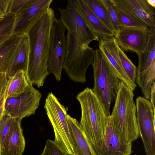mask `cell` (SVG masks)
<instances>
[{"label":"cell","instance_id":"obj_29","mask_svg":"<svg viewBox=\"0 0 155 155\" xmlns=\"http://www.w3.org/2000/svg\"><path fill=\"white\" fill-rule=\"evenodd\" d=\"M39 155H69L59 147L54 141L48 139L42 152Z\"/></svg>","mask_w":155,"mask_h":155},{"label":"cell","instance_id":"obj_1","mask_svg":"<svg viewBox=\"0 0 155 155\" xmlns=\"http://www.w3.org/2000/svg\"><path fill=\"white\" fill-rule=\"evenodd\" d=\"M56 19L54 11L50 7L27 34L29 57L26 75L30 83L38 87L43 85L49 74L48 62L51 35Z\"/></svg>","mask_w":155,"mask_h":155},{"label":"cell","instance_id":"obj_35","mask_svg":"<svg viewBox=\"0 0 155 155\" xmlns=\"http://www.w3.org/2000/svg\"><path fill=\"white\" fill-rule=\"evenodd\" d=\"M5 16L0 15V21L3 20L5 18Z\"/></svg>","mask_w":155,"mask_h":155},{"label":"cell","instance_id":"obj_7","mask_svg":"<svg viewBox=\"0 0 155 155\" xmlns=\"http://www.w3.org/2000/svg\"><path fill=\"white\" fill-rule=\"evenodd\" d=\"M137 120L146 155H155V110L143 97L136 100Z\"/></svg>","mask_w":155,"mask_h":155},{"label":"cell","instance_id":"obj_34","mask_svg":"<svg viewBox=\"0 0 155 155\" xmlns=\"http://www.w3.org/2000/svg\"><path fill=\"white\" fill-rule=\"evenodd\" d=\"M149 3L152 6L155 7V0H147Z\"/></svg>","mask_w":155,"mask_h":155},{"label":"cell","instance_id":"obj_33","mask_svg":"<svg viewBox=\"0 0 155 155\" xmlns=\"http://www.w3.org/2000/svg\"><path fill=\"white\" fill-rule=\"evenodd\" d=\"M155 82H153L151 86L150 91V102L152 104L154 110L155 109Z\"/></svg>","mask_w":155,"mask_h":155},{"label":"cell","instance_id":"obj_18","mask_svg":"<svg viewBox=\"0 0 155 155\" xmlns=\"http://www.w3.org/2000/svg\"><path fill=\"white\" fill-rule=\"evenodd\" d=\"M21 120L15 119L13 123L1 150V155H22L25 141L21 125Z\"/></svg>","mask_w":155,"mask_h":155},{"label":"cell","instance_id":"obj_5","mask_svg":"<svg viewBox=\"0 0 155 155\" xmlns=\"http://www.w3.org/2000/svg\"><path fill=\"white\" fill-rule=\"evenodd\" d=\"M66 38L67 51L63 68L71 80L84 83L86 71L93 62L94 50L89 46L82 45L68 31Z\"/></svg>","mask_w":155,"mask_h":155},{"label":"cell","instance_id":"obj_14","mask_svg":"<svg viewBox=\"0 0 155 155\" xmlns=\"http://www.w3.org/2000/svg\"><path fill=\"white\" fill-rule=\"evenodd\" d=\"M116 7L147 27L155 28V7L147 0H112Z\"/></svg>","mask_w":155,"mask_h":155},{"label":"cell","instance_id":"obj_27","mask_svg":"<svg viewBox=\"0 0 155 155\" xmlns=\"http://www.w3.org/2000/svg\"><path fill=\"white\" fill-rule=\"evenodd\" d=\"M15 119L4 112L0 120V150L2 147L6 137Z\"/></svg>","mask_w":155,"mask_h":155},{"label":"cell","instance_id":"obj_16","mask_svg":"<svg viewBox=\"0 0 155 155\" xmlns=\"http://www.w3.org/2000/svg\"><path fill=\"white\" fill-rule=\"evenodd\" d=\"M74 2L77 12L97 41L114 37L115 34L104 24L83 0Z\"/></svg>","mask_w":155,"mask_h":155},{"label":"cell","instance_id":"obj_28","mask_svg":"<svg viewBox=\"0 0 155 155\" xmlns=\"http://www.w3.org/2000/svg\"><path fill=\"white\" fill-rule=\"evenodd\" d=\"M8 81V78L6 73L0 74V120L4 112V107Z\"/></svg>","mask_w":155,"mask_h":155},{"label":"cell","instance_id":"obj_4","mask_svg":"<svg viewBox=\"0 0 155 155\" xmlns=\"http://www.w3.org/2000/svg\"><path fill=\"white\" fill-rule=\"evenodd\" d=\"M94 85L92 91L102 104L107 117L112 103L115 101L121 81L108 60L98 49L94 50L92 63Z\"/></svg>","mask_w":155,"mask_h":155},{"label":"cell","instance_id":"obj_30","mask_svg":"<svg viewBox=\"0 0 155 155\" xmlns=\"http://www.w3.org/2000/svg\"><path fill=\"white\" fill-rule=\"evenodd\" d=\"M107 8L116 32L119 29L116 7L112 0H102Z\"/></svg>","mask_w":155,"mask_h":155},{"label":"cell","instance_id":"obj_17","mask_svg":"<svg viewBox=\"0 0 155 155\" xmlns=\"http://www.w3.org/2000/svg\"><path fill=\"white\" fill-rule=\"evenodd\" d=\"M132 152V144L124 142L119 137L110 115L100 155H130Z\"/></svg>","mask_w":155,"mask_h":155},{"label":"cell","instance_id":"obj_26","mask_svg":"<svg viewBox=\"0 0 155 155\" xmlns=\"http://www.w3.org/2000/svg\"><path fill=\"white\" fill-rule=\"evenodd\" d=\"M117 47L120 58L123 67L130 80L133 82L135 83L137 77V67L128 58L124 51L120 48L118 45Z\"/></svg>","mask_w":155,"mask_h":155},{"label":"cell","instance_id":"obj_32","mask_svg":"<svg viewBox=\"0 0 155 155\" xmlns=\"http://www.w3.org/2000/svg\"><path fill=\"white\" fill-rule=\"evenodd\" d=\"M11 0H0V10L5 16L8 14Z\"/></svg>","mask_w":155,"mask_h":155},{"label":"cell","instance_id":"obj_38","mask_svg":"<svg viewBox=\"0 0 155 155\" xmlns=\"http://www.w3.org/2000/svg\"></svg>","mask_w":155,"mask_h":155},{"label":"cell","instance_id":"obj_31","mask_svg":"<svg viewBox=\"0 0 155 155\" xmlns=\"http://www.w3.org/2000/svg\"><path fill=\"white\" fill-rule=\"evenodd\" d=\"M28 0H11L8 14L15 15L22 8Z\"/></svg>","mask_w":155,"mask_h":155},{"label":"cell","instance_id":"obj_11","mask_svg":"<svg viewBox=\"0 0 155 155\" xmlns=\"http://www.w3.org/2000/svg\"><path fill=\"white\" fill-rule=\"evenodd\" d=\"M63 25L78 42L85 47L93 41H97L76 10L74 0L68 1L65 7H58Z\"/></svg>","mask_w":155,"mask_h":155},{"label":"cell","instance_id":"obj_37","mask_svg":"<svg viewBox=\"0 0 155 155\" xmlns=\"http://www.w3.org/2000/svg\"><path fill=\"white\" fill-rule=\"evenodd\" d=\"M0 155H1V150H0Z\"/></svg>","mask_w":155,"mask_h":155},{"label":"cell","instance_id":"obj_6","mask_svg":"<svg viewBox=\"0 0 155 155\" xmlns=\"http://www.w3.org/2000/svg\"><path fill=\"white\" fill-rule=\"evenodd\" d=\"M44 108L53 128L54 141L69 155H73V140L67 119V110L52 93H49Z\"/></svg>","mask_w":155,"mask_h":155},{"label":"cell","instance_id":"obj_12","mask_svg":"<svg viewBox=\"0 0 155 155\" xmlns=\"http://www.w3.org/2000/svg\"><path fill=\"white\" fill-rule=\"evenodd\" d=\"M53 0H28L15 15L14 34H27L32 27L46 12Z\"/></svg>","mask_w":155,"mask_h":155},{"label":"cell","instance_id":"obj_10","mask_svg":"<svg viewBox=\"0 0 155 155\" xmlns=\"http://www.w3.org/2000/svg\"><path fill=\"white\" fill-rule=\"evenodd\" d=\"M137 55L138 65L136 81L143 97L148 100L155 80V34L151 36L144 50Z\"/></svg>","mask_w":155,"mask_h":155},{"label":"cell","instance_id":"obj_3","mask_svg":"<svg viewBox=\"0 0 155 155\" xmlns=\"http://www.w3.org/2000/svg\"><path fill=\"white\" fill-rule=\"evenodd\" d=\"M134 97L133 91L121 82L110 115L119 137L128 144L140 137Z\"/></svg>","mask_w":155,"mask_h":155},{"label":"cell","instance_id":"obj_2","mask_svg":"<svg viewBox=\"0 0 155 155\" xmlns=\"http://www.w3.org/2000/svg\"><path fill=\"white\" fill-rule=\"evenodd\" d=\"M81 108L80 124L91 146L100 155L104 141L108 117L92 89L87 87L76 96Z\"/></svg>","mask_w":155,"mask_h":155},{"label":"cell","instance_id":"obj_36","mask_svg":"<svg viewBox=\"0 0 155 155\" xmlns=\"http://www.w3.org/2000/svg\"><path fill=\"white\" fill-rule=\"evenodd\" d=\"M0 15H5L0 10Z\"/></svg>","mask_w":155,"mask_h":155},{"label":"cell","instance_id":"obj_8","mask_svg":"<svg viewBox=\"0 0 155 155\" xmlns=\"http://www.w3.org/2000/svg\"><path fill=\"white\" fill-rule=\"evenodd\" d=\"M41 96V94L30 83L20 95L6 99L4 111L13 118L22 120L35 113Z\"/></svg>","mask_w":155,"mask_h":155},{"label":"cell","instance_id":"obj_22","mask_svg":"<svg viewBox=\"0 0 155 155\" xmlns=\"http://www.w3.org/2000/svg\"><path fill=\"white\" fill-rule=\"evenodd\" d=\"M26 74L20 71L12 77L8 78L6 99L16 97L26 89L29 83Z\"/></svg>","mask_w":155,"mask_h":155},{"label":"cell","instance_id":"obj_20","mask_svg":"<svg viewBox=\"0 0 155 155\" xmlns=\"http://www.w3.org/2000/svg\"><path fill=\"white\" fill-rule=\"evenodd\" d=\"M27 34H15L0 48V74L7 73L15 57L18 48Z\"/></svg>","mask_w":155,"mask_h":155},{"label":"cell","instance_id":"obj_9","mask_svg":"<svg viewBox=\"0 0 155 155\" xmlns=\"http://www.w3.org/2000/svg\"><path fill=\"white\" fill-rule=\"evenodd\" d=\"M66 29L61 20L56 19L54 23L51 39L48 69L57 81L61 78V72L67 51Z\"/></svg>","mask_w":155,"mask_h":155},{"label":"cell","instance_id":"obj_23","mask_svg":"<svg viewBox=\"0 0 155 155\" xmlns=\"http://www.w3.org/2000/svg\"><path fill=\"white\" fill-rule=\"evenodd\" d=\"M104 24L115 34L116 29L108 11L102 0H83Z\"/></svg>","mask_w":155,"mask_h":155},{"label":"cell","instance_id":"obj_19","mask_svg":"<svg viewBox=\"0 0 155 155\" xmlns=\"http://www.w3.org/2000/svg\"><path fill=\"white\" fill-rule=\"evenodd\" d=\"M69 130L73 140V155H97L78 121L67 115Z\"/></svg>","mask_w":155,"mask_h":155},{"label":"cell","instance_id":"obj_24","mask_svg":"<svg viewBox=\"0 0 155 155\" xmlns=\"http://www.w3.org/2000/svg\"><path fill=\"white\" fill-rule=\"evenodd\" d=\"M15 16L8 14L0 21V48L6 43L14 35Z\"/></svg>","mask_w":155,"mask_h":155},{"label":"cell","instance_id":"obj_21","mask_svg":"<svg viewBox=\"0 0 155 155\" xmlns=\"http://www.w3.org/2000/svg\"><path fill=\"white\" fill-rule=\"evenodd\" d=\"M29 57V44L27 34L19 45L12 64L6 73L8 78L23 71L27 74Z\"/></svg>","mask_w":155,"mask_h":155},{"label":"cell","instance_id":"obj_15","mask_svg":"<svg viewBox=\"0 0 155 155\" xmlns=\"http://www.w3.org/2000/svg\"><path fill=\"white\" fill-rule=\"evenodd\" d=\"M117 46L114 37L100 40L99 42V50L108 60L119 79L134 91L137 85L129 78L123 67Z\"/></svg>","mask_w":155,"mask_h":155},{"label":"cell","instance_id":"obj_25","mask_svg":"<svg viewBox=\"0 0 155 155\" xmlns=\"http://www.w3.org/2000/svg\"><path fill=\"white\" fill-rule=\"evenodd\" d=\"M116 8L119 28H145L147 27L127 14L116 7Z\"/></svg>","mask_w":155,"mask_h":155},{"label":"cell","instance_id":"obj_13","mask_svg":"<svg viewBox=\"0 0 155 155\" xmlns=\"http://www.w3.org/2000/svg\"><path fill=\"white\" fill-rule=\"evenodd\" d=\"M154 34L155 28H122L117 31L114 37L124 51H130L138 54L144 50Z\"/></svg>","mask_w":155,"mask_h":155}]
</instances>
